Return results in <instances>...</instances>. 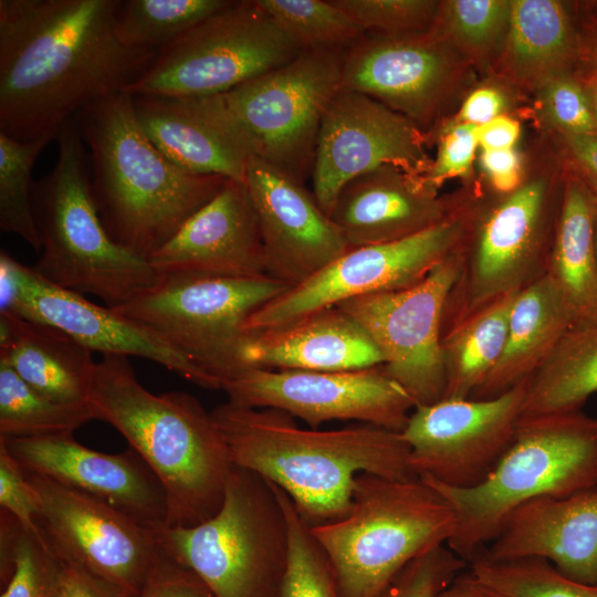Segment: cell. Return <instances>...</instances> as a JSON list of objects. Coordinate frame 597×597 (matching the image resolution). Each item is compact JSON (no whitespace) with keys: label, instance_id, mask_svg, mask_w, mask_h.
<instances>
[{"label":"cell","instance_id":"1","mask_svg":"<svg viewBox=\"0 0 597 597\" xmlns=\"http://www.w3.org/2000/svg\"><path fill=\"white\" fill-rule=\"evenodd\" d=\"M121 0H0V132L57 136L87 105L125 92L157 50L116 34Z\"/></svg>","mask_w":597,"mask_h":597},{"label":"cell","instance_id":"2","mask_svg":"<svg viewBox=\"0 0 597 597\" xmlns=\"http://www.w3.org/2000/svg\"><path fill=\"white\" fill-rule=\"evenodd\" d=\"M210 413L232 463L282 489L310 527L346 515L362 473L415 476L409 447L400 432L368 423L303 429L282 410L229 401Z\"/></svg>","mask_w":597,"mask_h":597},{"label":"cell","instance_id":"3","mask_svg":"<svg viewBox=\"0 0 597 597\" xmlns=\"http://www.w3.org/2000/svg\"><path fill=\"white\" fill-rule=\"evenodd\" d=\"M87 148L95 205L109 237L148 259L228 180L185 170L148 138L133 95L96 101L74 117Z\"/></svg>","mask_w":597,"mask_h":597},{"label":"cell","instance_id":"4","mask_svg":"<svg viewBox=\"0 0 597 597\" xmlns=\"http://www.w3.org/2000/svg\"><path fill=\"white\" fill-rule=\"evenodd\" d=\"M88 404L113 426L160 481L168 502L166 527H189L214 515L233 465L211 413L185 391L153 394L127 356L96 363Z\"/></svg>","mask_w":597,"mask_h":597},{"label":"cell","instance_id":"5","mask_svg":"<svg viewBox=\"0 0 597 597\" xmlns=\"http://www.w3.org/2000/svg\"><path fill=\"white\" fill-rule=\"evenodd\" d=\"M53 169L33 181L32 206L41 255L32 270L62 289L91 294L115 308L155 285L149 262L118 245L100 218L87 148L74 118L57 136Z\"/></svg>","mask_w":597,"mask_h":597},{"label":"cell","instance_id":"6","mask_svg":"<svg viewBox=\"0 0 597 597\" xmlns=\"http://www.w3.org/2000/svg\"><path fill=\"white\" fill-rule=\"evenodd\" d=\"M421 479L452 507L457 526L447 546L468 563L524 503L597 488V418L582 410L522 417L512 446L480 484Z\"/></svg>","mask_w":597,"mask_h":597},{"label":"cell","instance_id":"7","mask_svg":"<svg viewBox=\"0 0 597 597\" xmlns=\"http://www.w3.org/2000/svg\"><path fill=\"white\" fill-rule=\"evenodd\" d=\"M455 526L450 504L421 478L362 473L346 515L310 528L338 596L376 597L412 561L447 545Z\"/></svg>","mask_w":597,"mask_h":597},{"label":"cell","instance_id":"8","mask_svg":"<svg viewBox=\"0 0 597 597\" xmlns=\"http://www.w3.org/2000/svg\"><path fill=\"white\" fill-rule=\"evenodd\" d=\"M155 533L160 549L213 597H277L289 558L287 520L274 484L259 474L233 464L214 515Z\"/></svg>","mask_w":597,"mask_h":597},{"label":"cell","instance_id":"9","mask_svg":"<svg viewBox=\"0 0 597 597\" xmlns=\"http://www.w3.org/2000/svg\"><path fill=\"white\" fill-rule=\"evenodd\" d=\"M561 200L551 180L537 177L489 205L461 201V270L444 307L442 336L496 298L546 274Z\"/></svg>","mask_w":597,"mask_h":597},{"label":"cell","instance_id":"10","mask_svg":"<svg viewBox=\"0 0 597 597\" xmlns=\"http://www.w3.org/2000/svg\"><path fill=\"white\" fill-rule=\"evenodd\" d=\"M289 289L268 275L160 274L155 285L113 310L149 329L221 387L243 369L240 353L249 317Z\"/></svg>","mask_w":597,"mask_h":597},{"label":"cell","instance_id":"11","mask_svg":"<svg viewBox=\"0 0 597 597\" xmlns=\"http://www.w3.org/2000/svg\"><path fill=\"white\" fill-rule=\"evenodd\" d=\"M300 53L256 0H230L160 49L125 93L175 98L222 95Z\"/></svg>","mask_w":597,"mask_h":597},{"label":"cell","instance_id":"12","mask_svg":"<svg viewBox=\"0 0 597 597\" xmlns=\"http://www.w3.org/2000/svg\"><path fill=\"white\" fill-rule=\"evenodd\" d=\"M343 54L301 52L220 95L252 156L301 184L312 176L322 118L341 91Z\"/></svg>","mask_w":597,"mask_h":597},{"label":"cell","instance_id":"13","mask_svg":"<svg viewBox=\"0 0 597 597\" xmlns=\"http://www.w3.org/2000/svg\"><path fill=\"white\" fill-rule=\"evenodd\" d=\"M464 230L465 219L458 203L449 218L418 234L349 249L260 307L247 321L245 332L284 325L348 298L411 287L460 247Z\"/></svg>","mask_w":597,"mask_h":597},{"label":"cell","instance_id":"14","mask_svg":"<svg viewBox=\"0 0 597 597\" xmlns=\"http://www.w3.org/2000/svg\"><path fill=\"white\" fill-rule=\"evenodd\" d=\"M460 270L459 247L411 287L336 305L364 328L379 349L388 375L416 406L437 402L444 395L442 317Z\"/></svg>","mask_w":597,"mask_h":597},{"label":"cell","instance_id":"15","mask_svg":"<svg viewBox=\"0 0 597 597\" xmlns=\"http://www.w3.org/2000/svg\"><path fill=\"white\" fill-rule=\"evenodd\" d=\"M527 384L493 398H442L416 406L400 432L411 473L458 489L483 482L516 437Z\"/></svg>","mask_w":597,"mask_h":597},{"label":"cell","instance_id":"16","mask_svg":"<svg viewBox=\"0 0 597 597\" xmlns=\"http://www.w3.org/2000/svg\"><path fill=\"white\" fill-rule=\"evenodd\" d=\"M229 402L274 408L317 429L355 420L401 432L416 407L383 365L345 371L245 368L221 383Z\"/></svg>","mask_w":597,"mask_h":597},{"label":"cell","instance_id":"17","mask_svg":"<svg viewBox=\"0 0 597 597\" xmlns=\"http://www.w3.org/2000/svg\"><path fill=\"white\" fill-rule=\"evenodd\" d=\"M24 473L39 495L38 526L52 553L137 596L160 552L156 533L97 498Z\"/></svg>","mask_w":597,"mask_h":597},{"label":"cell","instance_id":"18","mask_svg":"<svg viewBox=\"0 0 597 597\" xmlns=\"http://www.w3.org/2000/svg\"><path fill=\"white\" fill-rule=\"evenodd\" d=\"M4 312L56 327L92 353L142 357L200 387L220 389L214 378L149 329L108 306L45 281L1 250L0 313Z\"/></svg>","mask_w":597,"mask_h":597},{"label":"cell","instance_id":"19","mask_svg":"<svg viewBox=\"0 0 597 597\" xmlns=\"http://www.w3.org/2000/svg\"><path fill=\"white\" fill-rule=\"evenodd\" d=\"M415 123L362 93L341 90L320 126L312 171L313 196L329 214L342 188L383 166L423 176L432 159Z\"/></svg>","mask_w":597,"mask_h":597},{"label":"cell","instance_id":"20","mask_svg":"<svg viewBox=\"0 0 597 597\" xmlns=\"http://www.w3.org/2000/svg\"><path fill=\"white\" fill-rule=\"evenodd\" d=\"M465 64L431 30L405 38L365 33L343 54L341 90L376 100L426 133L457 93Z\"/></svg>","mask_w":597,"mask_h":597},{"label":"cell","instance_id":"21","mask_svg":"<svg viewBox=\"0 0 597 597\" xmlns=\"http://www.w3.org/2000/svg\"><path fill=\"white\" fill-rule=\"evenodd\" d=\"M254 206L265 274L296 286L349 250L304 185L255 156L243 180Z\"/></svg>","mask_w":597,"mask_h":597},{"label":"cell","instance_id":"22","mask_svg":"<svg viewBox=\"0 0 597 597\" xmlns=\"http://www.w3.org/2000/svg\"><path fill=\"white\" fill-rule=\"evenodd\" d=\"M0 442L24 471L97 498L154 532L167 526L166 492L132 448L104 453L81 444L73 433L0 437Z\"/></svg>","mask_w":597,"mask_h":597},{"label":"cell","instance_id":"23","mask_svg":"<svg viewBox=\"0 0 597 597\" xmlns=\"http://www.w3.org/2000/svg\"><path fill=\"white\" fill-rule=\"evenodd\" d=\"M148 262L159 274L266 275L258 217L244 182L228 179Z\"/></svg>","mask_w":597,"mask_h":597},{"label":"cell","instance_id":"24","mask_svg":"<svg viewBox=\"0 0 597 597\" xmlns=\"http://www.w3.org/2000/svg\"><path fill=\"white\" fill-rule=\"evenodd\" d=\"M476 555L493 562L540 557L576 582L597 584V488L524 503Z\"/></svg>","mask_w":597,"mask_h":597},{"label":"cell","instance_id":"25","mask_svg":"<svg viewBox=\"0 0 597 597\" xmlns=\"http://www.w3.org/2000/svg\"><path fill=\"white\" fill-rule=\"evenodd\" d=\"M454 210L455 199L439 197L422 176L383 166L346 184L328 216L355 249L412 237Z\"/></svg>","mask_w":597,"mask_h":597},{"label":"cell","instance_id":"26","mask_svg":"<svg viewBox=\"0 0 597 597\" xmlns=\"http://www.w3.org/2000/svg\"><path fill=\"white\" fill-rule=\"evenodd\" d=\"M139 124L180 168L243 181L251 149L220 95L199 98L133 96Z\"/></svg>","mask_w":597,"mask_h":597},{"label":"cell","instance_id":"27","mask_svg":"<svg viewBox=\"0 0 597 597\" xmlns=\"http://www.w3.org/2000/svg\"><path fill=\"white\" fill-rule=\"evenodd\" d=\"M240 358L243 369L345 371L384 364L364 328L336 305L249 332Z\"/></svg>","mask_w":597,"mask_h":597},{"label":"cell","instance_id":"28","mask_svg":"<svg viewBox=\"0 0 597 597\" xmlns=\"http://www.w3.org/2000/svg\"><path fill=\"white\" fill-rule=\"evenodd\" d=\"M0 362L43 396L61 404H88L96 362L63 331L0 313Z\"/></svg>","mask_w":597,"mask_h":597},{"label":"cell","instance_id":"29","mask_svg":"<svg viewBox=\"0 0 597 597\" xmlns=\"http://www.w3.org/2000/svg\"><path fill=\"white\" fill-rule=\"evenodd\" d=\"M579 56V38L562 2L511 1L509 25L498 55L507 78L540 91L552 80L569 74Z\"/></svg>","mask_w":597,"mask_h":597},{"label":"cell","instance_id":"30","mask_svg":"<svg viewBox=\"0 0 597 597\" xmlns=\"http://www.w3.org/2000/svg\"><path fill=\"white\" fill-rule=\"evenodd\" d=\"M597 192L578 174L565 181L546 275L561 295L574 328L597 326V256L594 217Z\"/></svg>","mask_w":597,"mask_h":597},{"label":"cell","instance_id":"31","mask_svg":"<svg viewBox=\"0 0 597 597\" xmlns=\"http://www.w3.org/2000/svg\"><path fill=\"white\" fill-rule=\"evenodd\" d=\"M574 328L570 315L545 274L515 296L502 354L471 398L496 397L530 379Z\"/></svg>","mask_w":597,"mask_h":597},{"label":"cell","instance_id":"32","mask_svg":"<svg viewBox=\"0 0 597 597\" xmlns=\"http://www.w3.org/2000/svg\"><path fill=\"white\" fill-rule=\"evenodd\" d=\"M519 292L496 298L443 334V398H471L493 369L505 345Z\"/></svg>","mask_w":597,"mask_h":597},{"label":"cell","instance_id":"33","mask_svg":"<svg viewBox=\"0 0 597 597\" xmlns=\"http://www.w3.org/2000/svg\"><path fill=\"white\" fill-rule=\"evenodd\" d=\"M597 391V326L572 328L528 379L522 417L582 410Z\"/></svg>","mask_w":597,"mask_h":597},{"label":"cell","instance_id":"34","mask_svg":"<svg viewBox=\"0 0 597 597\" xmlns=\"http://www.w3.org/2000/svg\"><path fill=\"white\" fill-rule=\"evenodd\" d=\"M95 415L90 404H61L43 396L0 362V437L73 433Z\"/></svg>","mask_w":597,"mask_h":597},{"label":"cell","instance_id":"35","mask_svg":"<svg viewBox=\"0 0 597 597\" xmlns=\"http://www.w3.org/2000/svg\"><path fill=\"white\" fill-rule=\"evenodd\" d=\"M230 0H126L116 12V34L130 48L159 51Z\"/></svg>","mask_w":597,"mask_h":597},{"label":"cell","instance_id":"36","mask_svg":"<svg viewBox=\"0 0 597 597\" xmlns=\"http://www.w3.org/2000/svg\"><path fill=\"white\" fill-rule=\"evenodd\" d=\"M301 52H345L364 30L334 0H256Z\"/></svg>","mask_w":597,"mask_h":597},{"label":"cell","instance_id":"37","mask_svg":"<svg viewBox=\"0 0 597 597\" xmlns=\"http://www.w3.org/2000/svg\"><path fill=\"white\" fill-rule=\"evenodd\" d=\"M510 12L505 0L440 1L431 31L465 62L485 63L500 52Z\"/></svg>","mask_w":597,"mask_h":597},{"label":"cell","instance_id":"38","mask_svg":"<svg viewBox=\"0 0 597 597\" xmlns=\"http://www.w3.org/2000/svg\"><path fill=\"white\" fill-rule=\"evenodd\" d=\"M55 135L18 140L0 132V228L21 237L35 251L41 250L32 206L31 180L34 163Z\"/></svg>","mask_w":597,"mask_h":597},{"label":"cell","instance_id":"39","mask_svg":"<svg viewBox=\"0 0 597 597\" xmlns=\"http://www.w3.org/2000/svg\"><path fill=\"white\" fill-rule=\"evenodd\" d=\"M468 569L506 597H597V584L576 582L540 557L493 562L476 555Z\"/></svg>","mask_w":597,"mask_h":597},{"label":"cell","instance_id":"40","mask_svg":"<svg viewBox=\"0 0 597 597\" xmlns=\"http://www.w3.org/2000/svg\"><path fill=\"white\" fill-rule=\"evenodd\" d=\"M289 527V558L277 597H339L328 559L300 517L290 496L277 485Z\"/></svg>","mask_w":597,"mask_h":597},{"label":"cell","instance_id":"41","mask_svg":"<svg viewBox=\"0 0 597 597\" xmlns=\"http://www.w3.org/2000/svg\"><path fill=\"white\" fill-rule=\"evenodd\" d=\"M365 33L387 38L423 34L432 29L440 1L334 0Z\"/></svg>","mask_w":597,"mask_h":597},{"label":"cell","instance_id":"42","mask_svg":"<svg viewBox=\"0 0 597 597\" xmlns=\"http://www.w3.org/2000/svg\"><path fill=\"white\" fill-rule=\"evenodd\" d=\"M467 568L464 559L441 545L408 564L376 597H437Z\"/></svg>","mask_w":597,"mask_h":597},{"label":"cell","instance_id":"43","mask_svg":"<svg viewBox=\"0 0 597 597\" xmlns=\"http://www.w3.org/2000/svg\"><path fill=\"white\" fill-rule=\"evenodd\" d=\"M57 558L45 541L22 526L14 569L1 587V597H52Z\"/></svg>","mask_w":597,"mask_h":597},{"label":"cell","instance_id":"44","mask_svg":"<svg viewBox=\"0 0 597 597\" xmlns=\"http://www.w3.org/2000/svg\"><path fill=\"white\" fill-rule=\"evenodd\" d=\"M540 93L543 109L562 135L597 136V123L582 80L562 75L548 82Z\"/></svg>","mask_w":597,"mask_h":597},{"label":"cell","instance_id":"45","mask_svg":"<svg viewBox=\"0 0 597 597\" xmlns=\"http://www.w3.org/2000/svg\"><path fill=\"white\" fill-rule=\"evenodd\" d=\"M437 137L436 157L422 179L438 192L447 180L471 175L479 147L478 126L450 122L441 127Z\"/></svg>","mask_w":597,"mask_h":597},{"label":"cell","instance_id":"46","mask_svg":"<svg viewBox=\"0 0 597 597\" xmlns=\"http://www.w3.org/2000/svg\"><path fill=\"white\" fill-rule=\"evenodd\" d=\"M0 507L12 514L25 531L43 538L38 526L41 513L39 495L21 465L2 442H0Z\"/></svg>","mask_w":597,"mask_h":597},{"label":"cell","instance_id":"47","mask_svg":"<svg viewBox=\"0 0 597 597\" xmlns=\"http://www.w3.org/2000/svg\"><path fill=\"white\" fill-rule=\"evenodd\" d=\"M137 597H213L189 569L169 558L161 549Z\"/></svg>","mask_w":597,"mask_h":597},{"label":"cell","instance_id":"48","mask_svg":"<svg viewBox=\"0 0 597 597\" xmlns=\"http://www.w3.org/2000/svg\"><path fill=\"white\" fill-rule=\"evenodd\" d=\"M57 558V557H56ZM52 597H137L70 562L57 558Z\"/></svg>","mask_w":597,"mask_h":597},{"label":"cell","instance_id":"49","mask_svg":"<svg viewBox=\"0 0 597 597\" xmlns=\"http://www.w3.org/2000/svg\"><path fill=\"white\" fill-rule=\"evenodd\" d=\"M481 165L499 195H509L522 186V165L514 148L482 149Z\"/></svg>","mask_w":597,"mask_h":597},{"label":"cell","instance_id":"50","mask_svg":"<svg viewBox=\"0 0 597 597\" xmlns=\"http://www.w3.org/2000/svg\"><path fill=\"white\" fill-rule=\"evenodd\" d=\"M505 106L506 98L501 90L481 86L468 95L452 122L481 126L502 115Z\"/></svg>","mask_w":597,"mask_h":597},{"label":"cell","instance_id":"51","mask_svg":"<svg viewBox=\"0 0 597 597\" xmlns=\"http://www.w3.org/2000/svg\"><path fill=\"white\" fill-rule=\"evenodd\" d=\"M521 133L520 123L506 115L478 126V140L482 149L514 148Z\"/></svg>","mask_w":597,"mask_h":597},{"label":"cell","instance_id":"52","mask_svg":"<svg viewBox=\"0 0 597 597\" xmlns=\"http://www.w3.org/2000/svg\"><path fill=\"white\" fill-rule=\"evenodd\" d=\"M574 161L584 172L580 176L597 192V136L563 135Z\"/></svg>","mask_w":597,"mask_h":597},{"label":"cell","instance_id":"53","mask_svg":"<svg viewBox=\"0 0 597 597\" xmlns=\"http://www.w3.org/2000/svg\"><path fill=\"white\" fill-rule=\"evenodd\" d=\"M21 523L9 512L0 509V583L9 580L14 569Z\"/></svg>","mask_w":597,"mask_h":597},{"label":"cell","instance_id":"54","mask_svg":"<svg viewBox=\"0 0 597 597\" xmlns=\"http://www.w3.org/2000/svg\"><path fill=\"white\" fill-rule=\"evenodd\" d=\"M437 597H506L479 580L469 569L461 572Z\"/></svg>","mask_w":597,"mask_h":597},{"label":"cell","instance_id":"55","mask_svg":"<svg viewBox=\"0 0 597 597\" xmlns=\"http://www.w3.org/2000/svg\"><path fill=\"white\" fill-rule=\"evenodd\" d=\"M582 81L587 90L593 113L597 123V71L591 70Z\"/></svg>","mask_w":597,"mask_h":597},{"label":"cell","instance_id":"56","mask_svg":"<svg viewBox=\"0 0 597 597\" xmlns=\"http://www.w3.org/2000/svg\"><path fill=\"white\" fill-rule=\"evenodd\" d=\"M585 55L594 63V69L597 71V21L594 23L588 34V40L585 44Z\"/></svg>","mask_w":597,"mask_h":597},{"label":"cell","instance_id":"57","mask_svg":"<svg viewBox=\"0 0 597 597\" xmlns=\"http://www.w3.org/2000/svg\"><path fill=\"white\" fill-rule=\"evenodd\" d=\"M594 245H595V252L597 256V206H596V211H595V217H594Z\"/></svg>","mask_w":597,"mask_h":597}]
</instances>
